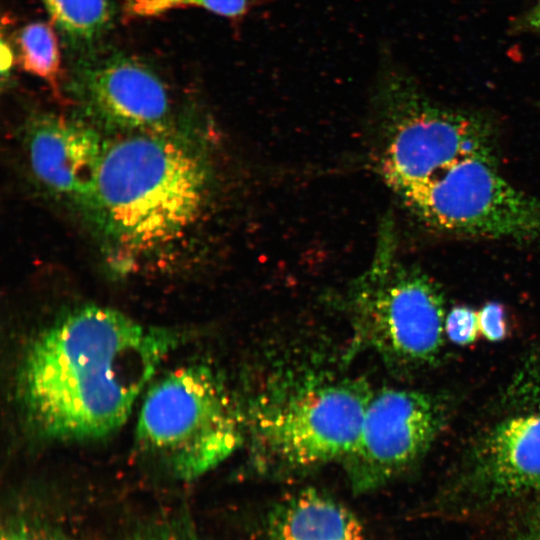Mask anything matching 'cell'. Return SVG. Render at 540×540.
Returning a JSON list of instances; mask_svg holds the SVG:
<instances>
[{
    "instance_id": "6da1fadb",
    "label": "cell",
    "mask_w": 540,
    "mask_h": 540,
    "mask_svg": "<svg viewBox=\"0 0 540 540\" xmlns=\"http://www.w3.org/2000/svg\"><path fill=\"white\" fill-rule=\"evenodd\" d=\"M177 343L175 332L108 307L66 312L24 353L18 398L26 422L50 440H92L114 432Z\"/></svg>"
},
{
    "instance_id": "7a4b0ae2",
    "label": "cell",
    "mask_w": 540,
    "mask_h": 540,
    "mask_svg": "<svg viewBox=\"0 0 540 540\" xmlns=\"http://www.w3.org/2000/svg\"><path fill=\"white\" fill-rule=\"evenodd\" d=\"M209 184L206 163L187 145L131 135L106 147L87 205L114 251L144 257L190 231L205 208Z\"/></svg>"
},
{
    "instance_id": "3957f363",
    "label": "cell",
    "mask_w": 540,
    "mask_h": 540,
    "mask_svg": "<svg viewBox=\"0 0 540 540\" xmlns=\"http://www.w3.org/2000/svg\"><path fill=\"white\" fill-rule=\"evenodd\" d=\"M539 496L540 356L531 353L472 436L433 512L470 517Z\"/></svg>"
},
{
    "instance_id": "277c9868",
    "label": "cell",
    "mask_w": 540,
    "mask_h": 540,
    "mask_svg": "<svg viewBox=\"0 0 540 540\" xmlns=\"http://www.w3.org/2000/svg\"><path fill=\"white\" fill-rule=\"evenodd\" d=\"M375 96L380 168L396 194L467 158L497 161L496 127L486 113L433 99L396 63L384 66Z\"/></svg>"
},
{
    "instance_id": "5b68a950",
    "label": "cell",
    "mask_w": 540,
    "mask_h": 540,
    "mask_svg": "<svg viewBox=\"0 0 540 540\" xmlns=\"http://www.w3.org/2000/svg\"><path fill=\"white\" fill-rule=\"evenodd\" d=\"M246 436L244 416L209 367L176 368L147 391L136 439L142 452L176 478L192 480L221 464Z\"/></svg>"
},
{
    "instance_id": "8992f818",
    "label": "cell",
    "mask_w": 540,
    "mask_h": 540,
    "mask_svg": "<svg viewBox=\"0 0 540 540\" xmlns=\"http://www.w3.org/2000/svg\"><path fill=\"white\" fill-rule=\"evenodd\" d=\"M373 393L360 379L312 380L267 400L246 424L255 469L280 477L341 462Z\"/></svg>"
},
{
    "instance_id": "52a82bcc",
    "label": "cell",
    "mask_w": 540,
    "mask_h": 540,
    "mask_svg": "<svg viewBox=\"0 0 540 540\" xmlns=\"http://www.w3.org/2000/svg\"><path fill=\"white\" fill-rule=\"evenodd\" d=\"M355 338L396 371L438 364L445 347V298L425 272L395 259L384 239L348 296Z\"/></svg>"
},
{
    "instance_id": "ba28073f",
    "label": "cell",
    "mask_w": 540,
    "mask_h": 540,
    "mask_svg": "<svg viewBox=\"0 0 540 540\" xmlns=\"http://www.w3.org/2000/svg\"><path fill=\"white\" fill-rule=\"evenodd\" d=\"M397 195L421 222L440 232L540 240V198L508 182L497 161L467 158Z\"/></svg>"
},
{
    "instance_id": "9c48e42d",
    "label": "cell",
    "mask_w": 540,
    "mask_h": 540,
    "mask_svg": "<svg viewBox=\"0 0 540 540\" xmlns=\"http://www.w3.org/2000/svg\"><path fill=\"white\" fill-rule=\"evenodd\" d=\"M449 416V400L439 393L403 388L373 393L358 437L341 461L352 489L370 492L414 468Z\"/></svg>"
},
{
    "instance_id": "30bf717a",
    "label": "cell",
    "mask_w": 540,
    "mask_h": 540,
    "mask_svg": "<svg viewBox=\"0 0 540 540\" xmlns=\"http://www.w3.org/2000/svg\"><path fill=\"white\" fill-rule=\"evenodd\" d=\"M75 86L87 111L114 128H162L170 114L163 83L147 66L128 57L112 56L82 66Z\"/></svg>"
},
{
    "instance_id": "8fae6325",
    "label": "cell",
    "mask_w": 540,
    "mask_h": 540,
    "mask_svg": "<svg viewBox=\"0 0 540 540\" xmlns=\"http://www.w3.org/2000/svg\"><path fill=\"white\" fill-rule=\"evenodd\" d=\"M33 174L49 191L88 204L107 145L97 132L55 115L34 118L26 134Z\"/></svg>"
},
{
    "instance_id": "7c38bea8",
    "label": "cell",
    "mask_w": 540,
    "mask_h": 540,
    "mask_svg": "<svg viewBox=\"0 0 540 540\" xmlns=\"http://www.w3.org/2000/svg\"><path fill=\"white\" fill-rule=\"evenodd\" d=\"M264 532L266 540H370L354 512L313 488L274 504L266 515Z\"/></svg>"
},
{
    "instance_id": "4fadbf2b",
    "label": "cell",
    "mask_w": 540,
    "mask_h": 540,
    "mask_svg": "<svg viewBox=\"0 0 540 540\" xmlns=\"http://www.w3.org/2000/svg\"><path fill=\"white\" fill-rule=\"evenodd\" d=\"M17 42L22 68L46 81L59 95L61 54L53 27L44 22L30 23L22 28Z\"/></svg>"
},
{
    "instance_id": "5bb4252c",
    "label": "cell",
    "mask_w": 540,
    "mask_h": 540,
    "mask_svg": "<svg viewBox=\"0 0 540 540\" xmlns=\"http://www.w3.org/2000/svg\"><path fill=\"white\" fill-rule=\"evenodd\" d=\"M54 23L73 40H89L110 18L107 0H42Z\"/></svg>"
},
{
    "instance_id": "9a60e30c",
    "label": "cell",
    "mask_w": 540,
    "mask_h": 540,
    "mask_svg": "<svg viewBox=\"0 0 540 540\" xmlns=\"http://www.w3.org/2000/svg\"><path fill=\"white\" fill-rule=\"evenodd\" d=\"M271 0H126L124 14L130 18H147L180 8L205 9L232 22H240L252 10Z\"/></svg>"
},
{
    "instance_id": "2e32d148",
    "label": "cell",
    "mask_w": 540,
    "mask_h": 540,
    "mask_svg": "<svg viewBox=\"0 0 540 540\" xmlns=\"http://www.w3.org/2000/svg\"><path fill=\"white\" fill-rule=\"evenodd\" d=\"M444 328L451 343L461 346L472 344L480 334L478 312L469 306H454L446 314Z\"/></svg>"
},
{
    "instance_id": "e0dca14e",
    "label": "cell",
    "mask_w": 540,
    "mask_h": 540,
    "mask_svg": "<svg viewBox=\"0 0 540 540\" xmlns=\"http://www.w3.org/2000/svg\"><path fill=\"white\" fill-rule=\"evenodd\" d=\"M480 335L490 342H501L510 334L508 315L503 304L488 302L478 311Z\"/></svg>"
},
{
    "instance_id": "ac0fdd59",
    "label": "cell",
    "mask_w": 540,
    "mask_h": 540,
    "mask_svg": "<svg viewBox=\"0 0 540 540\" xmlns=\"http://www.w3.org/2000/svg\"><path fill=\"white\" fill-rule=\"evenodd\" d=\"M504 540H540V496L516 515Z\"/></svg>"
},
{
    "instance_id": "d6986e66",
    "label": "cell",
    "mask_w": 540,
    "mask_h": 540,
    "mask_svg": "<svg viewBox=\"0 0 540 540\" xmlns=\"http://www.w3.org/2000/svg\"><path fill=\"white\" fill-rule=\"evenodd\" d=\"M135 540H204L192 526L184 523L166 524L143 533Z\"/></svg>"
},
{
    "instance_id": "ffe728a7",
    "label": "cell",
    "mask_w": 540,
    "mask_h": 540,
    "mask_svg": "<svg viewBox=\"0 0 540 540\" xmlns=\"http://www.w3.org/2000/svg\"><path fill=\"white\" fill-rule=\"evenodd\" d=\"M511 35L540 34V0L515 16L509 23Z\"/></svg>"
},
{
    "instance_id": "44dd1931",
    "label": "cell",
    "mask_w": 540,
    "mask_h": 540,
    "mask_svg": "<svg viewBox=\"0 0 540 540\" xmlns=\"http://www.w3.org/2000/svg\"><path fill=\"white\" fill-rule=\"evenodd\" d=\"M1 540H63L49 531L32 527L27 524L17 525L8 528Z\"/></svg>"
},
{
    "instance_id": "7402d4cb",
    "label": "cell",
    "mask_w": 540,
    "mask_h": 540,
    "mask_svg": "<svg viewBox=\"0 0 540 540\" xmlns=\"http://www.w3.org/2000/svg\"><path fill=\"white\" fill-rule=\"evenodd\" d=\"M1 72H2V75H4L7 71H9L10 67H11V64H12V60H13V55L11 53V50L10 48L4 43V41H2V44H1Z\"/></svg>"
},
{
    "instance_id": "603a6c76",
    "label": "cell",
    "mask_w": 540,
    "mask_h": 540,
    "mask_svg": "<svg viewBox=\"0 0 540 540\" xmlns=\"http://www.w3.org/2000/svg\"><path fill=\"white\" fill-rule=\"evenodd\" d=\"M537 107L540 110V102L537 103Z\"/></svg>"
}]
</instances>
